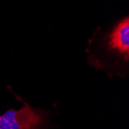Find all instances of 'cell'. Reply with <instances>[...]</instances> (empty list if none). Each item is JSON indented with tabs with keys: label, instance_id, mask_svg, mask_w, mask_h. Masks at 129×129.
<instances>
[{
	"label": "cell",
	"instance_id": "1",
	"mask_svg": "<svg viewBox=\"0 0 129 129\" xmlns=\"http://www.w3.org/2000/svg\"><path fill=\"white\" fill-rule=\"evenodd\" d=\"M87 65L109 79L129 77V16L98 26L84 50Z\"/></svg>",
	"mask_w": 129,
	"mask_h": 129
},
{
	"label": "cell",
	"instance_id": "2",
	"mask_svg": "<svg viewBox=\"0 0 129 129\" xmlns=\"http://www.w3.org/2000/svg\"><path fill=\"white\" fill-rule=\"evenodd\" d=\"M56 127L52 123L49 110L33 107L26 101L16 110L10 108L0 114V129H50Z\"/></svg>",
	"mask_w": 129,
	"mask_h": 129
}]
</instances>
